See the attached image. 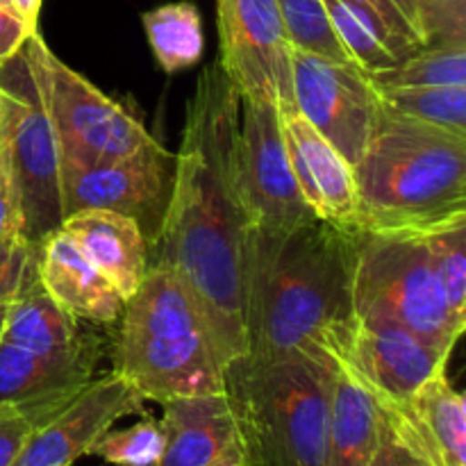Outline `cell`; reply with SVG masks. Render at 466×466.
Instances as JSON below:
<instances>
[{
  "instance_id": "27",
  "label": "cell",
  "mask_w": 466,
  "mask_h": 466,
  "mask_svg": "<svg viewBox=\"0 0 466 466\" xmlns=\"http://www.w3.org/2000/svg\"><path fill=\"white\" fill-rule=\"evenodd\" d=\"M167 432L162 421L144 417L127 428H109L91 446V453L114 466H155L162 458Z\"/></svg>"
},
{
  "instance_id": "5",
  "label": "cell",
  "mask_w": 466,
  "mask_h": 466,
  "mask_svg": "<svg viewBox=\"0 0 466 466\" xmlns=\"http://www.w3.org/2000/svg\"><path fill=\"white\" fill-rule=\"evenodd\" d=\"M262 466H326L332 412V373L309 355L268 362L239 360L226 369Z\"/></svg>"
},
{
  "instance_id": "34",
  "label": "cell",
  "mask_w": 466,
  "mask_h": 466,
  "mask_svg": "<svg viewBox=\"0 0 466 466\" xmlns=\"http://www.w3.org/2000/svg\"><path fill=\"white\" fill-rule=\"evenodd\" d=\"M371 3L380 9V14L387 18L396 35L421 48L423 39L421 32H419V0H371Z\"/></svg>"
},
{
  "instance_id": "41",
  "label": "cell",
  "mask_w": 466,
  "mask_h": 466,
  "mask_svg": "<svg viewBox=\"0 0 466 466\" xmlns=\"http://www.w3.org/2000/svg\"><path fill=\"white\" fill-rule=\"evenodd\" d=\"M0 5H3V7H12V0H0Z\"/></svg>"
},
{
  "instance_id": "36",
  "label": "cell",
  "mask_w": 466,
  "mask_h": 466,
  "mask_svg": "<svg viewBox=\"0 0 466 466\" xmlns=\"http://www.w3.org/2000/svg\"><path fill=\"white\" fill-rule=\"evenodd\" d=\"M35 30H39V27H32L16 9L0 5V66L12 62L21 53L27 36Z\"/></svg>"
},
{
  "instance_id": "39",
  "label": "cell",
  "mask_w": 466,
  "mask_h": 466,
  "mask_svg": "<svg viewBox=\"0 0 466 466\" xmlns=\"http://www.w3.org/2000/svg\"><path fill=\"white\" fill-rule=\"evenodd\" d=\"M371 466H391V455H390V444H387V437H385V428H382L380 432V444H378V451L376 455H373Z\"/></svg>"
},
{
  "instance_id": "4",
  "label": "cell",
  "mask_w": 466,
  "mask_h": 466,
  "mask_svg": "<svg viewBox=\"0 0 466 466\" xmlns=\"http://www.w3.org/2000/svg\"><path fill=\"white\" fill-rule=\"evenodd\" d=\"M118 321L114 373L144 400L162 405L228 390L208 321L171 268L148 264Z\"/></svg>"
},
{
  "instance_id": "13",
  "label": "cell",
  "mask_w": 466,
  "mask_h": 466,
  "mask_svg": "<svg viewBox=\"0 0 466 466\" xmlns=\"http://www.w3.org/2000/svg\"><path fill=\"white\" fill-rule=\"evenodd\" d=\"M144 403L114 371L94 378L73 403L35 428L12 466H73L114 423L144 412Z\"/></svg>"
},
{
  "instance_id": "32",
  "label": "cell",
  "mask_w": 466,
  "mask_h": 466,
  "mask_svg": "<svg viewBox=\"0 0 466 466\" xmlns=\"http://www.w3.org/2000/svg\"><path fill=\"white\" fill-rule=\"evenodd\" d=\"M380 403V400H378ZM382 428H385L387 444H390L391 466H437L432 455L428 453L426 444L419 432L408 421L399 408L380 403Z\"/></svg>"
},
{
  "instance_id": "40",
  "label": "cell",
  "mask_w": 466,
  "mask_h": 466,
  "mask_svg": "<svg viewBox=\"0 0 466 466\" xmlns=\"http://www.w3.org/2000/svg\"><path fill=\"white\" fill-rule=\"evenodd\" d=\"M7 308H9V305H0V341H3V330H5V319H7Z\"/></svg>"
},
{
  "instance_id": "25",
  "label": "cell",
  "mask_w": 466,
  "mask_h": 466,
  "mask_svg": "<svg viewBox=\"0 0 466 466\" xmlns=\"http://www.w3.org/2000/svg\"><path fill=\"white\" fill-rule=\"evenodd\" d=\"M378 94L391 112L466 137V86H391Z\"/></svg>"
},
{
  "instance_id": "24",
  "label": "cell",
  "mask_w": 466,
  "mask_h": 466,
  "mask_svg": "<svg viewBox=\"0 0 466 466\" xmlns=\"http://www.w3.org/2000/svg\"><path fill=\"white\" fill-rule=\"evenodd\" d=\"M371 77L378 89L391 86H466V41L428 44Z\"/></svg>"
},
{
  "instance_id": "23",
  "label": "cell",
  "mask_w": 466,
  "mask_h": 466,
  "mask_svg": "<svg viewBox=\"0 0 466 466\" xmlns=\"http://www.w3.org/2000/svg\"><path fill=\"white\" fill-rule=\"evenodd\" d=\"M155 59L164 73H180L203 57L205 35L194 3H167L141 16Z\"/></svg>"
},
{
  "instance_id": "18",
  "label": "cell",
  "mask_w": 466,
  "mask_h": 466,
  "mask_svg": "<svg viewBox=\"0 0 466 466\" xmlns=\"http://www.w3.org/2000/svg\"><path fill=\"white\" fill-rule=\"evenodd\" d=\"M36 273L55 303L77 321L109 326L121 317L123 296L62 228L36 244Z\"/></svg>"
},
{
  "instance_id": "30",
  "label": "cell",
  "mask_w": 466,
  "mask_h": 466,
  "mask_svg": "<svg viewBox=\"0 0 466 466\" xmlns=\"http://www.w3.org/2000/svg\"><path fill=\"white\" fill-rule=\"evenodd\" d=\"M36 271V244L21 230L0 237V305H9Z\"/></svg>"
},
{
  "instance_id": "14",
  "label": "cell",
  "mask_w": 466,
  "mask_h": 466,
  "mask_svg": "<svg viewBox=\"0 0 466 466\" xmlns=\"http://www.w3.org/2000/svg\"><path fill=\"white\" fill-rule=\"evenodd\" d=\"M103 349L94 337L71 353L39 355L0 341V408L27 414L36 428L62 412L96 378Z\"/></svg>"
},
{
  "instance_id": "10",
  "label": "cell",
  "mask_w": 466,
  "mask_h": 466,
  "mask_svg": "<svg viewBox=\"0 0 466 466\" xmlns=\"http://www.w3.org/2000/svg\"><path fill=\"white\" fill-rule=\"evenodd\" d=\"M294 107L350 164L367 148L382 114V98L367 73L309 50H291Z\"/></svg>"
},
{
  "instance_id": "16",
  "label": "cell",
  "mask_w": 466,
  "mask_h": 466,
  "mask_svg": "<svg viewBox=\"0 0 466 466\" xmlns=\"http://www.w3.org/2000/svg\"><path fill=\"white\" fill-rule=\"evenodd\" d=\"M282 132L300 196L317 218L358 230V187L353 164L314 130L296 107L282 109Z\"/></svg>"
},
{
  "instance_id": "38",
  "label": "cell",
  "mask_w": 466,
  "mask_h": 466,
  "mask_svg": "<svg viewBox=\"0 0 466 466\" xmlns=\"http://www.w3.org/2000/svg\"><path fill=\"white\" fill-rule=\"evenodd\" d=\"M41 5H44V0H12V7L16 9L32 27H36V23H39Z\"/></svg>"
},
{
  "instance_id": "7",
  "label": "cell",
  "mask_w": 466,
  "mask_h": 466,
  "mask_svg": "<svg viewBox=\"0 0 466 466\" xmlns=\"http://www.w3.org/2000/svg\"><path fill=\"white\" fill-rule=\"evenodd\" d=\"M21 55L53 123L62 168L112 162L157 141L126 105L64 64L39 30L27 36Z\"/></svg>"
},
{
  "instance_id": "35",
  "label": "cell",
  "mask_w": 466,
  "mask_h": 466,
  "mask_svg": "<svg viewBox=\"0 0 466 466\" xmlns=\"http://www.w3.org/2000/svg\"><path fill=\"white\" fill-rule=\"evenodd\" d=\"M23 228L21 203H18L16 182H14L12 167H9L7 150L0 141V237L16 232Z\"/></svg>"
},
{
  "instance_id": "9",
  "label": "cell",
  "mask_w": 466,
  "mask_h": 466,
  "mask_svg": "<svg viewBox=\"0 0 466 466\" xmlns=\"http://www.w3.org/2000/svg\"><path fill=\"white\" fill-rule=\"evenodd\" d=\"M237 167L250 230L282 235L317 218L296 185L282 109L273 100L241 98Z\"/></svg>"
},
{
  "instance_id": "8",
  "label": "cell",
  "mask_w": 466,
  "mask_h": 466,
  "mask_svg": "<svg viewBox=\"0 0 466 466\" xmlns=\"http://www.w3.org/2000/svg\"><path fill=\"white\" fill-rule=\"evenodd\" d=\"M0 141L21 203V232L39 244L64 221L62 159L39 89L18 53L0 66Z\"/></svg>"
},
{
  "instance_id": "37",
  "label": "cell",
  "mask_w": 466,
  "mask_h": 466,
  "mask_svg": "<svg viewBox=\"0 0 466 466\" xmlns=\"http://www.w3.org/2000/svg\"><path fill=\"white\" fill-rule=\"evenodd\" d=\"M214 466H262V462H259L258 449H255L248 431H246L244 441H241V444L237 446L230 455H226L221 462H217Z\"/></svg>"
},
{
  "instance_id": "17",
  "label": "cell",
  "mask_w": 466,
  "mask_h": 466,
  "mask_svg": "<svg viewBox=\"0 0 466 466\" xmlns=\"http://www.w3.org/2000/svg\"><path fill=\"white\" fill-rule=\"evenodd\" d=\"M159 421L167 444L155 466H214L246 437V423L228 390L167 400Z\"/></svg>"
},
{
  "instance_id": "6",
  "label": "cell",
  "mask_w": 466,
  "mask_h": 466,
  "mask_svg": "<svg viewBox=\"0 0 466 466\" xmlns=\"http://www.w3.org/2000/svg\"><path fill=\"white\" fill-rule=\"evenodd\" d=\"M353 314L396 323L432 346L453 350L466 323L444 299L421 230H358Z\"/></svg>"
},
{
  "instance_id": "1",
  "label": "cell",
  "mask_w": 466,
  "mask_h": 466,
  "mask_svg": "<svg viewBox=\"0 0 466 466\" xmlns=\"http://www.w3.org/2000/svg\"><path fill=\"white\" fill-rule=\"evenodd\" d=\"M241 94L218 62L203 68L185 114L155 264L185 282L223 367L246 358L244 276L248 212L239 187Z\"/></svg>"
},
{
  "instance_id": "31",
  "label": "cell",
  "mask_w": 466,
  "mask_h": 466,
  "mask_svg": "<svg viewBox=\"0 0 466 466\" xmlns=\"http://www.w3.org/2000/svg\"><path fill=\"white\" fill-rule=\"evenodd\" d=\"M423 46L466 41V0H419Z\"/></svg>"
},
{
  "instance_id": "26",
  "label": "cell",
  "mask_w": 466,
  "mask_h": 466,
  "mask_svg": "<svg viewBox=\"0 0 466 466\" xmlns=\"http://www.w3.org/2000/svg\"><path fill=\"white\" fill-rule=\"evenodd\" d=\"M426 241L446 303L466 323V212L426 228Z\"/></svg>"
},
{
  "instance_id": "29",
  "label": "cell",
  "mask_w": 466,
  "mask_h": 466,
  "mask_svg": "<svg viewBox=\"0 0 466 466\" xmlns=\"http://www.w3.org/2000/svg\"><path fill=\"white\" fill-rule=\"evenodd\" d=\"M278 7L294 48L309 50L341 64H353L337 41L321 0H278Z\"/></svg>"
},
{
  "instance_id": "28",
  "label": "cell",
  "mask_w": 466,
  "mask_h": 466,
  "mask_svg": "<svg viewBox=\"0 0 466 466\" xmlns=\"http://www.w3.org/2000/svg\"><path fill=\"white\" fill-rule=\"evenodd\" d=\"M326 7L328 21L332 32L350 62L367 76L390 71L399 64V59L387 50V46L371 32V27L362 21L355 12H350L341 0H321Z\"/></svg>"
},
{
  "instance_id": "15",
  "label": "cell",
  "mask_w": 466,
  "mask_h": 466,
  "mask_svg": "<svg viewBox=\"0 0 466 466\" xmlns=\"http://www.w3.org/2000/svg\"><path fill=\"white\" fill-rule=\"evenodd\" d=\"M173 155L159 141L146 148L82 168H62L64 217L80 209H109L139 217L153 212L171 189Z\"/></svg>"
},
{
  "instance_id": "3",
  "label": "cell",
  "mask_w": 466,
  "mask_h": 466,
  "mask_svg": "<svg viewBox=\"0 0 466 466\" xmlns=\"http://www.w3.org/2000/svg\"><path fill=\"white\" fill-rule=\"evenodd\" d=\"M353 173L358 230H421L466 212V137L385 105Z\"/></svg>"
},
{
  "instance_id": "12",
  "label": "cell",
  "mask_w": 466,
  "mask_h": 466,
  "mask_svg": "<svg viewBox=\"0 0 466 466\" xmlns=\"http://www.w3.org/2000/svg\"><path fill=\"white\" fill-rule=\"evenodd\" d=\"M330 341L344 350L373 396L394 408L408 403L428 378L449 367L453 353L432 346L408 328L355 314Z\"/></svg>"
},
{
  "instance_id": "2",
  "label": "cell",
  "mask_w": 466,
  "mask_h": 466,
  "mask_svg": "<svg viewBox=\"0 0 466 466\" xmlns=\"http://www.w3.org/2000/svg\"><path fill=\"white\" fill-rule=\"evenodd\" d=\"M358 230L312 218L282 235L248 230L246 362L317 358L353 317Z\"/></svg>"
},
{
  "instance_id": "20",
  "label": "cell",
  "mask_w": 466,
  "mask_h": 466,
  "mask_svg": "<svg viewBox=\"0 0 466 466\" xmlns=\"http://www.w3.org/2000/svg\"><path fill=\"white\" fill-rule=\"evenodd\" d=\"M59 228L76 241L123 300L135 294L148 271V244L135 217L109 209H80L64 217Z\"/></svg>"
},
{
  "instance_id": "33",
  "label": "cell",
  "mask_w": 466,
  "mask_h": 466,
  "mask_svg": "<svg viewBox=\"0 0 466 466\" xmlns=\"http://www.w3.org/2000/svg\"><path fill=\"white\" fill-rule=\"evenodd\" d=\"M36 423L27 414L12 408H0V466H12Z\"/></svg>"
},
{
  "instance_id": "21",
  "label": "cell",
  "mask_w": 466,
  "mask_h": 466,
  "mask_svg": "<svg viewBox=\"0 0 466 466\" xmlns=\"http://www.w3.org/2000/svg\"><path fill=\"white\" fill-rule=\"evenodd\" d=\"M94 337L82 330L76 317L55 303L53 296L41 285L36 271L7 308L3 339L30 353H71L89 344Z\"/></svg>"
},
{
  "instance_id": "11",
  "label": "cell",
  "mask_w": 466,
  "mask_h": 466,
  "mask_svg": "<svg viewBox=\"0 0 466 466\" xmlns=\"http://www.w3.org/2000/svg\"><path fill=\"white\" fill-rule=\"evenodd\" d=\"M218 66L241 98L294 107L291 46L278 0H217Z\"/></svg>"
},
{
  "instance_id": "22",
  "label": "cell",
  "mask_w": 466,
  "mask_h": 466,
  "mask_svg": "<svg viewBox=\"0 0 466 466\" xmlns=\"http://www.w3.org/2000/svg\"><path fill=\"white\" fill-rule=\"evenodd\" d=\"M399 410L437 466H466V403L462 391L451 385L446 369L428 378Z\"/></svg>"
},
{
  "instance_id": "19",
  "label": "cell",
  "mask_w": 466,
  "mask_h": 466,
  "mask_svg": "<svg viewBox=\"0 0 466 466\" xmlns=\"http://www.w3.org/2000/svg\"><path fill=\"white\" fill-rule=\"evenodd\" d=\"M317 360L332 373L326 466H371L382 432L380 403L335 341H328Z\"/></svg>"
}]
</instances>
